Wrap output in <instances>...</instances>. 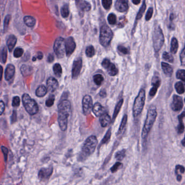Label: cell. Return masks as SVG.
Wrapping results in <instances>:
<instances>
[{
	"instance_id": "obj_1",
	"label": "cell",
	"mask_w": 185,
	"mask_h": 185,
	"mask_svg": "<svg viewBox=\"0 0 185 185\" xmlns=\"http://www.w3.org/2000/svg\"><path fill=\"white\" fill-rule=\"evenodd\" d=\"M58 123L61 130H66L68 124V118L69 117L71 105L69 101L64 99L61 101L58 104Z\"/></svg>"
},
{
	"instance_id": "obj_2",
	"label": "cell",
	"mask_w": 185,
	"mask_h": 185,
	"mask_svg": "<svg viewBox=\"0 0 185 185\" xmlns=\"http://www.w3.org/2000/svg\"><path fill=\"white\" fill-rule=\"evenodd\" d=\"M157 115L158 112L156 107L154 105H151L148 110L146 119L142 130L141 137L143 141L147 140L150 131L151 130V128L155 122Z\"/></svg>"
},
{
	"instance_id": "obj_3",
	"label": "cell",
	"mask_w": 185,
	"mask_h": 185,
	"mask_svg": "<svg viewBox=\"0 0 185 185\" xmlns=\"http://www.w3.org/2000/svg\"><path fill=\"white\" fill-rule=\"evenodd\" d=\"M145 90L141 89L135 99L133 107V115L136 118L141 114L145 106Z\"/></svg>"
},
{
	"instance_id": "obj_4",
	"label": "cell",
	"mask_w": 185,
	"mask_h": 185,
	"mask_svg": "<svg viewBox=\"0 0 185 185\" xmlns=\"http://www.w3.org/2000/svg\"><path fill=\"white\" fill-rule=\"evenodd\" d=\"M153 41L154 51L158 53L164 44V37L162 30L159 26H156L153 34Z\"/></svg>"
},
{
	"instance_id": "obj_5",
	"label": "cell",
	"mask_w": 185,
	"mask_h": 185,
	"mask_svg": "<svg viewBox=\"0 0 185 185\" xmlns=\"http://www.w3.org/2000/svg\"><path fill=\"white\" fill-rule=\"evenodd\" d=\"M113 38V32L111 28L107 25L102 26L100 30L99 42L103 47H107L109 45Z\"/></svg>"
},
{
	"instance_id": "obj_6",
	"label": "cell",
	"mask_w": 185,
	"mask_h": 185,
	"mask_svg": "<svg viewBox=\"0 0 185 185\" xmlns=\"http://www.w3.org/2000/svg\"><path fill=\"white\" fill-rule=\"evenodd\" d=\"M98 144L97 137L94 135H91L87 138L84 142L82 147V153L85 155H90L95 151Z\"/></svg>"
},
{
	"instance_id": "obj_7",
	"label": "cell",
	"mask_w": 185,
	"mask_h": 185,
	"mask_svg": "<svg viewBox=\"0 0 185 185\" xmlns=\"http://www.w3.org/2000/svg\"><path fill=\"white\" fill-rule=\"evenodd\" d=\"M22 102L26 110L31 115H34L39 111L38 104L33 99L30 97L27 93L23 94L22 96Z\"/></svg>"
},
{
	"instance_id": "obj_8",
	"label": "cell",
	"mask_w": 185,
	"mask_h": 185,
	"mask_svg": "<svg viewBox=\"0 0 185 185\" xmlns=\"http://www.w3.org/2000/svg\"><path fill=\"white\" fill-rule=\"evenodd\" d=\"M53 49L58 58H63L66 53L65 39L61 37L57 38L54 44Z\"/></svg>"
},
{
	"instance_id": "obj_9",
	"label": "cell",
	"mask_w": 185,
	"mask_h": 185,
	"mask_svg": "<svg viewBox=\"0 0 185 185\" xmlns=\"http://www.w3.org/2000/svg\"><path fill=\"white\" fill-rule=\"evenodd\" d=\"M83 111L84 115H88L92 111L93 107V101L90 95H85L82 101Z\"/></svg>"
},
{
	"instance_id": "obj_10",
	"label": "cell",
	"mask_w": 185,
	"mask_h": 185,
	"mask_svg": "<svg viewBox=\"0 0 185 185\" xmlns=\"http://www.w3.org/2000/svg\"><path fill=\"white\" fill-rule=\"evenodd\" d=\"M161 84V79H160V75L158 72H155L154 74L153 77L152 78L151 80V85L152 88L150 90L149 95L150 97H154L155 96L158 88L160 87Z\"/></svg>"
},
{
	"instance_id": "obj_11",
	"label": "cell",
	"mask_w": 185,
	"mask_h": 185,
	"mask_svg": "<svg viewBox=\"0 0 185 185\" xmlns=\"http://www.w3.org/2000/svg\"><path fill=\"white\" fill-rule=\"evenodd\" d=\"M102 66L107 71V73L110 76H116L118 72V70L116 66L114 64L111 63L109 60L107 58L103 60L102 63Z\"/></svg>"
},
{
	"instance_id": "obj_12",
	"label": "cell",
	"mask_w": 185,
	"mask_h": 185,
	"mask_svg": "<svg viewBox=\"0 0 185 185\" xmlns=\"http://www.w3.org/2000/svg\"><path fill=\"white\" fill-rule=\"evenodd\" d=\"M183 98L177 95H174L172 102L170 105V107L173 111L175 112L180 111L183 109Z\"/></svg>"
},
{
	"instance_id": "obj_13",
	"label": "cell",
	"mask_w": 185,
	"mask_h": 185,
	"mask_svg": "<svg viewBox=\"0 0 185 185\" xmlns=\"http://www.w3.org/2000/svg\"><path fill=\"white\" fill-rule=\"evenodd\" d=\"M65 53L67 57H69L74 53L76 47V42L74 38L70 36L65 40Z\"/></svg>"
},
{
	"instance_id": "obj_14",
	"label": "cell",
	"mask_w": 185,
	"mask_h": 185,
	"mask_svg": "<svg viewBox=\"0 0 185 185\" xmlns=\"http://www.w3.org/2000/svg\"><path fill=\"white\" fill-rule=\"evenodd\" d=\"M83 61L81 58H78L74 60L73 64L72 69V77L76 79L80 74L81 69L82 68Z\"/></svg>"
},
{
	"instance_id": "obj_15",
	"label": "cell",
	"mask_w": 185,
	"mask_h": 185,
	"mask_svg": "<svg viewBox=\"0 0 185 185\" xmlns=\"http://www.w3.org/2000/svg\"><path fill=\"white\" fill-rule=\"evenodd\" d=\"M53 170V169L52 167L41 168L38 173L39 178L41 180L49 179L51 175L52 174Z\"/></svg>"
},
{
	"instance_id": "obj_16",
	"label": "cell",
	"mask_w": 185,
	"mask_h": 185,
	"mask_svg": "<svg viewBox=\"0 0 185 185\" xmlns=\"http://www.w3.org/2000/svg\"><path fill=\"white\" fill-rule=\"evenodd\" d=\"M115 7L118 12H125L128 9V3L126 0H117L115 2Z\"/></svg>"
},
{
	"instance_id": "obj_17",
	"label": "cell",
	"mask_w": 185,
	"mask_h": 185,
	"mask_svg": "<svg viewBox=\"0 0 185 185\" xmlns=\"http://www.w3.org/2000/svg\"><path fill=\"white\" fill-rule=\"evenodd\" d=\"M59 86L58 82L57 79L53 77H50L47 81V90L51 93L55 92L57 90Z\"/></svg>"
},
{
	"instance_id": "obj_18",
	"label": "cell",
	"mask_w": 185,
	"mask_h": 185,
	"mask_svg": "<svg viewBox=\"0 0 185 185\" xmlns=\"http://www.w3.org/2000/svg\"><path fill=\"white\" fill-rule=\"evenodd\" d=\"M77 5L78 8L82 12H88L91 9V5L89 2L86 1H77Z\"/></svg>"
},
{
	"instance_id": "obj_19",
	"label": "cell",
	"mask_w": 185,
	"mask_h": 185,
	"mask_svg": "<svg viewBox=\"0 0 185 185\" xmlns=\"http://www.w3.org/2000/svg\"><path fill=\"white\" fill-rule=\"evenodd\" d=\"M99 122L101 126L103 128H105L108 126L111 122V118L109 114L104 113L99 117Z\"/></svg>"
},
{
	"instance_id": "obj_20",
	"label": "cell",
	"mask_w": 185,
	"mask_h": 185,
	"mask_svg": "<svg viewBox=\"0 0 185 185\" xmlns=\"http://www.w3.org/2000/svg\"><path fill=\"white\" fill-rule=\"evenodd\" d=\"M15 66L12 64H9L7 66L6 71H5V78L7 81L11 80L13 78L15 74Z\"/></svg>"
},
{
	"instance_id": "obj_21",
	"label": "cell",
	"mask_w": 185,
	"mask_h": 185,
	"mask_svg": "<svg viewBox=\"0 0 185 185\" xmlns=\"http://www.w3.org/2000/svg\"><path fill=\"white\" fill-rule=\"evenodd\" d=\"M93 112L95 114V116L96 117H100V116L105 113V109L103 107V106L101 105L99 103H96L93 107Z\"/></svg>"
},
{
	"instance_id": "obj_22",
	"label": "cell",
	"mask_w": 185,
	"mask_h": 185,
	"mask_svg": "<svg viewBox=\"0 0 185 185\" xmlns=\"http://www.w3.org/2000/svg\"><path fill=\"white\" fill-rule=\"evenodd\" d=\"M185 117V112L183 111L182 112L181 115H180L178 116V119H179V125L177 127V131L179 134H181L184 132L185 130V126L183 124V120Z\"/></svg>"
},
{
	"instance_id": "obj_23",
	"label": "cell",
	"mask_w": 185,
	"mask_h": 185,
	"mask_svg": "<svg viewBox=\"0 0 185 185\" xmlns=\"http://www.w3.org/2000/svg\"><path fill=\"white\" fill-rule=\"evenodd\" d=\"M17 38L15 36L11 35L9 36L7 41V45L10 52H12L14 47H15V45L17 44Z\"/></svg>"
},
{
	"instance_id": "obj_24",
	"label": "cell",
	"mask_w": 185,
	"mask_h": 185,
	"mask_svg": "<svg viewBox=\"0 0 185 185\" xmlns=\"http://www.w3.org/2000/svg\"><path fill=\"white\" fill-rule=\"evenodd\" d=\"M21 72L22 76L25 77L32 74L33 72V68L31 66L23 65L21 67Z\"/></svg>"
},
{
	"instance_id": "obj_25",
	"label": "cell",
	"mask_w": 185,
	"mask_h": 185,
	"mask_svg": "<svg viewBox=\"0 0 185 185\" xmlns=\"http://www.w3.org/2000/svg\"><path fill=\"white\" fill-rule=\"evenodd\" d=\"M161 67H162V70L164 72V74L168 76V77H170L172 75L173 72V69L172 66L169 65L168 64L164 62H162L161 63Z\"/></svg>"
},
{
	"instance_id": "obj_26",
	"label": "cell",
	"mask_w": 185,
	"mask_h": 185,
	"mask_svg": "<svg viewBox=\"0 0 185 185\" xmlns=\"http://www.w3.org/2000/svg\"><path fill=\"white\" fill-rule=\"evenodd\" d=\"M145 9H146V4H145V1H143V4L142 5V6L141 7L140 9H139V12L137 13V14L136 17V20H135V23L134 27V29L133 30L134 31V32L135 31V29L136 27V23L137 21H138L139 20H140L141 19V17L143 16V14L145 12Z\"/></svg>"
},
{
	"instance_id": "obj_27",
	"label": "cell",
	"mask_w": 185,
	"mask_h": 185,
	"mask_svg": "<svg viewBox=\"0 0 185 185\" xmlns=\"http://www.w3.org/2000/svg\"><path fill=\"white\" fill-rule=\"evenodd\" d=\"M127 121H128V116L126 115H125L123 116V118H122V121H121L120 127H119V129H118V130L117 131V136L122 134V133H123L124 129L126 128V126Z\"/></svg>"
},
{
	"instance_id": "obj_28",
	"label": "cell",
	"mask_w": 185,
	"mask_h": 185,
	"mask_svg": "<svg viewBox=\"0 0 185 185\" xmlns=\"http://www.w3.org/2000/svg\"><path fill=\"white\" fill-rule=\"evenodd\" d=\"M179 48V44L177 38H173L170 44V52L173 54L177 53Z\"/></svg>"
},
{
	"instance_id": "obj_29",
	"label": "cell",
	"mask_w": 185,
	"mask_h": 185,
	"mask_svg": "<svg viewBox=\"0 0 185 185\" xmlns=\"http://www.w3.org/2000/svg\"><path fill=\"white\" fill-rule=\"evenodd\" d=\"M123 104V99H121V100L119 101V102L117 103L116 104V107L114 110V114H113V116H112V118L111 121L112 122H114L115 121V120L116 119V118L118 114L120 112V110L122 107V105Z\"/></svg>"
},
{
	"instance_id": "obj_30",
	"label": "cell",
	"mask_w": 185,
	"mask_h": 185,
	"mask_svg": "<svg viewBox=\"0 0 185 185\" xmlns=\"http://www.w3.org/2000/svg\"><path fill=\"white\" fill-rule=\"evenodd\" d=\"M47 89L44 85H40L36 90V94L39 97H44L46 95Z\"/></svg>"
},
{
	"instance_id": "obj_31",
	"label": "cell",
	"mask_w": 185,
	"mask_h": 185,
	"mask_svg": "<svg viewBox=\"0 0 185 185\" xmlns=\"http://www.w3.org/2000/svg\"><path fill=\"white\" fill-rule=\"evenodd\" d=\"M24 22L26 25L27 26L29 27H33L36 25V19L31 16H26L23 19Z\"/></svg>"
},
{
	"instance_id": "obj_32",
	"label": "cell",
	"mask_w": 185,
	"mask_h": 185,
	"mask_svg": "<svg viewBox=\"0 0 185 185\" xmlns=\"http://www.w3.org/2000/svg\"><path fill=\"white\" fill-rule=\"evenodd\" d=\"M175 88L177 91L178 93H179L180 95L183 94L185 92L184 85H183V83L181 82H178L175 83Z\"/></svg>"
},
{
	"instance_id": "obj_33",
	"label": "cell",
	"mask_w": 185,
	"mask_h": 185,
	"mask_svg": "<svg viewBox=\"0 0 185 185\" xmlns=\"http://www.w3.org/2000/svg\"><path fill=\"white\" fill-rule=\"evenodd\" d=\"M53 72L57 77L60 78L62 74V68L59 64H55L53 67Z\"/></svg>"
},
{
	"instance_id": "obj_34",
	"label": "cell",
	"mask_w": 185,
	"mask_h": 185,
	"mask_svg": "<svg viewBox=\"0 0 185 185\" xmlns=\"http://www.w3.org/2000/svg\"><path fill=\"white\" fill-rule=\"evenodd\" d=\"M111 129L110 128L108 129V130L107 131V133L105 134L104 136L103 137V139H102V140L101 141L100 145L107 143L109 141L110 138H111Z\"/></svg>"
},
{
	"instance_id": "obj_35",
	"label": "cell",
	"mask_w": 185,
	"mask_h": 185,
	"mask_svg": "<svg viewBox=\"0 0 185 185\" xmlns=\"http://www.w3.org/2000/svg\"><path fill=\"white\" fill-rule=\"evenodd\" d=\"M61 16L64 18H67L69 16V10L68 4H65L61 7Z\"/></svg>"
},
{
	"instance_id": "obj_36",
	"label": "cell",
	"mask_w": 185,
	"mask_h": 185,
	"mask_svg": "<svg viewBox=\"0 0 185 185\" xmlns=\"http://www.w3.org/2000/svg\"><path fill=\"white\" fill-rule=\"evenodd\" d=\"M85 54L88 57H89V58L93 57L95 54V49L93 46L92 45H90V46L87 47L86 50H85Z\"/></svg>"
},
{
	"instance_id": "obj_37",
	"label": "cell",
	"mask_w": 185,
	"mask_h": 185,
	"mask_svg": "<svg viewBox=\"0 0 185 185\" xmlns=\"http://www.w3.org/2000/svg\"><path fill=\"white\" fill-rule=\"evenodd\" d=\"M104 80L103 76L101 74H97L93 76V81L97 85H101Z\"/></svg>"
},
{
	"instance_id": "obj_38",
	"label": "cell",
	"mask_w": 185,
	"mask_h": 185,
	"mask_svg": "<svg viewBox=\"0 0 185 185\" xmlns=\"http://www.w3.org/2000/svg\"><path fill=\"white\" fill-rule=\"evenodd\" d=\"M126 149H123L121 151H118L117 152L115 155V158L116 159V160L121 161L123 160L125 156H126Z\"/></svg>"
},
{
	"instance_id": "obj_39",
	"label": "cell",
	"mask_w": 185,
	"mask_h": 185,
	"mask_svg": "<svg viewBox=\"0 0 185 185\" xmlns=\"http://www.w3.org/2000/svg\"><path fill=\"white\" fill-rule=\"evenodd\" d=\"M162 58L168 62H170V63H173V61H174L173 57L170 55V53L167 52H164L162 54Z\"/></svg>"
},
{
	"instance_id": "obj_40",
	"label": "cell",
	"mask_w": 185,
	"mask_h": 185,
	"mask_svg": "<svg viewBox=\"0 0 185 185\" xmlns=\"http://www.w3.org/2000/svg\"><path fill=\"white\" fill-rule=\"evenodd\" d=\"M107 21L110 25H114L116 23V15H115L114 13H110L107 17Z\"/></svg>"
},
{
	"instance_id": "obj_41",
	"label": "cell",
	"mask_w": 185,
	"mask_h": 185,
	"mask_svg": "<svg viewBox=\"0 0 185 185\" xmlns=\"http://www.w3.org/2000/svg\"><path fill=\"white\" fill-rule=\"evenodd\" d=\"M176 77L178 79H181L183 82H185V70L184 69H179L177 71Z\"/></svg>"
},
{
	"instance_id": "obj_42",
	"label": "cell",
	"mask_w": 185,
	"mask_h": 185,
	"mask_svg": "<svg viewBox=\"0 0 185 185\" xmlns=\"http://www.w3.org/2000/svg\"><path fill=\"white\" fill-rule=\"evenodd\" d=\"M11 15H7L4 21V32H7V31L9 25L10 23V21H11Z\"/></svg>"
},
{
	"instance_id": "obj_43",
	"label": "cell",
	"mask_w": 185,
	"mask_h": 185,
	"mask_svg": "<svg viewBox=\"0 0 185 185\" xmlns=\"http://www.w3.org/2000/svg\"><path fill=\"white\" fill-rule=\"evenodd\" d=\"M102 3V6L104 9L108 10L111 6L112 1L111 0H103Z\"/></svg>"
},
{
	"instance_id": "obj_44",
	"label": "cell",
	"mask_w": 185,
	"mask_h": 185,
	"mask_svg": "<svg viewBox=\"0 0 185 185\" xmlns=\"http://www.w3.org/2000/svg\"><path fill=\"white\" fill-rule=\"evenodd\" d=\"M118 51L122 55H126L129 53V50L122 45H119L117 47Z\"/></svg>"
},
{
	"instance_id": "obj_45",
	"label": "cell",
	"mask_w": 185,
	"mask_h": 185,
	"mask_svg": "<svg viewBox=\"0 0 185 185\" xmlns=\"http://www.w3.org/2000/svg\"><path fill=\"white\" fill-rule=\"evenodd\" d=\"M55 97L54 95H51L46 101V105L48 107H51L55 103Z\"/></svg>"
},
{
	"instance_id": "obj_46",
	"label": "cell",
	"mask_w": 185,
	"mask_h": 185,
	"mask_svg": "<svg viewBox=\"0 0 185 185\" xmlns=\"http://www.w3.org/2000/svg\"><path fill=\"white\" fill-rule=\"evenodd\" d=\"M23 54V50L21 48H17L14 51V56L15 58H20Z\"/></svg>"
},
{
	"instance_id": "obj_47",
	"label": "cell",
	"mask_w": 185,
	"mask_h": 185,
	"mask_svg": "<svg viewBox=\"0 0 185 185\" xmlns=\"http://www.w3.org/2000/svg\"><path fill=\"white\" fill-rule=\"evenodd\" d=\"M122 166H123V164L122 163H121L120 162H117L110 169V170L112 173H114L116 172L120 168H121Z\"/></svg>"
},
{
	"instance_id": "obj_48",
	"label": "cell",
	"mask_w": 185,
	"mask_h": 185,
	"mask_svg": "<svg viewBox=\"0 0 185 185\" xmlns=\"http://www.w3.org/2000/svg\"><path fill=\"white\" fill-rule=\"evenodd\" d=\"M153 14V8L152 7H150L148 9L147 13H146L145 20L146 21H149L151 19V17H152Z\"/></svg>"
},
{
	"instance_id": "obj_49",
	"label": "cell",
	"mask_w": 185,
	"mask_h": 185,
	"mask_svg": "<svg viewBox=\"0 0 185 185\" xmlns=\"http://www.w3.org/2000/svg\"><path fill=\"white\" fill-rule=\"evenodd\" d=\"M185 172V168L183 166L181 165H177L175 167V174L178 175L179 173L183 174Z\"/></svg>"
},
{
	"instance_id": "obj_50",
	"label": "cell",
	"mask_w": 185,
	"mask_h": 185,
	"mask_svg": "<svg viewBox=\"0 0 185 185\" xmlns=\"http://www.w3.org/2000/svg\"><path fill=\"white\" fill-rule=\"evenodd\" d=\"M2 58L3 63H6L7 59V47H6L3 48V50H2Z\"/></svg>"
},
{
	"instance_id": "obj_51",
	"label": "cell",
	"mask_w": 185,
	"mask_h": 185,
	"mask_svg": "<svg viewBox=\"0 0 185 185\" xmlns=\"http://www.w3.org/2000/svg\"><path fill=\"white\" fill-rule=\"evenodd\" d=\"M20 104V99L18 96L14 97L12 102V105L14 107H18Z\"/></svg>"
},
{
	"instance_id": "obj_52",
	"label": "cell",
	"mask_w": 185,
	"mask_h": 185,
	"mask_svg": "<svg viewBox=\"0 0 185 185\" xmlns=\"http://www.w3.org/2000/svg\"><path fill=\"white\" fill-rule=\"evenodd\" d=\"M1 150H2V153L4 155V161H7V159H8V154L9 153V150L6 147L2 146L1 147Z\"/></svg>"
},
{
	"instance_id": "obj_53",
	"label": "cell",
	"mask_w": 185,
	"mask_h": 185,
	"mask_svg": "<svg viewBox=\"0 0 185 185\" xmlns=\"http://www.w3.org/2000/svg\"><path fill=\"white\" fill-rule=\"evenodd\" d=\"M185 49L183 48L182 50L181 54H180V61H181V63L182 65H185Z\"/></svg>"
},
{
	"instance_id": "obj_54",
	"label": "cell",
	"mask_w": 185,
	"mask_h": 185,
	"mask_svg": "<svg viewBox=\"0 0 185 185\" xmlns=\"http://www.w3.org/2000/svg\"><path fill=\"white\" fill-rule=\"evenodd\" d=\"M17 114L16 111H13L12 115L11 116V122L12 123H14L17 121Z\"/></svg>"
},
{
	"instance_id": "obj_55",
	"label": "cell",
	"mask_w": 185,
	"mask_h": 185,
	"mask_svg": "<svg viewBox=\"0 0 185 185\" xmlns=\"http://www.w3.org/2000/svg\"><path fill=\"white\" fill-rule=\"evenodd\" d=\"M5 109V104L3 101H0V116L2 115Z\"/></svg>"
},
{
	"instance_id": "obj_56",
	"label": "cell",
	"mask_w": 185,
	"mask_h": 185,
	"mask_svg": "<svg viewBox=\"0 0 185 185\" xmlns=\"http://www.w3.org/2000/svg\"><path fill=\"white\" fill-rule=\"evenodd\" d=\"M54 59H55V57H54V55L52 53L50 54L48 57H47V61L50 63H52L53 60H54Z\"/></svg>"
},
{
	"instance_id": "obj_57",
	"label": "cell",
	"mask_w": 185,
	"mask_h": 185,
	"mask_svg": "<svg viewBox=\"0 0 185 185\" xmlns=\"http://www.w3.org/2000/svg\"><path fill=\"white\" fill-rule=\"evenodd\" d=\"M99 96L101 97H103V98H105L107 96V93H106V91L105 90H102L101 91V92L99 93Z\"/></svg>"
},
{
	"instance_id": "obj_58",
	"label": "cell",
	"mask_w": 185,
	"mask_h": 185,
	"mask_svg": "<svg viewBox=\"0 0 185 185\" xmlns=\"http://www.w3.org/2000/svg\"><path fill=\"white\" fill-rule=\"evenodd\" d=\"M38 59H39V60H41V59L43 58V54H42V52H39L38 53V55H37V57H36Z\"/></svg>"
},
{
	"instance_id": "obj_59",
	"label": "cell",
	"mask_w": 185,
	"mask_h": 185,
	"mask_svg": "<svg viewBox=\"0 0 185 185\" xmlns=\"http://www.w3.org/2000/svg\"><path fill=\"white\" fill-rule=\"evenodd\" d=\"M2 74H3V67L0 65V81L2 80Z\"/></svg>"
},
{
	"instance_id": "obj_60",
	"label": "cell",
	"mask_w": 185,
	"mask_h": 185,
	"mask_svg": "<svg viewBox=\"0 0 185 185\" xmlns=\"http://www.w3.org/2000/svg\"><path fill=\"white\" fill-rule=\"evenodd\" d=\"M132 2H133L134 4H135V5H137V4H139V3L141 2V1H140V0H139V1H137V0H134V1H132Z\"/></svg>"
},
{
	"instance_id": "obj_61",
	"label": "cell",
	"mask_w": 185,
	"mask_h": 185,
	"mask_svg": "<svg viewBox=\"0 0 185 185\" xmlns=\"http://www.w3.org/2000/svg\"><path fill=\"white\" fill-rule=\"evenodd\" d=\"M173 19H174V14H172L170 15V21H172V20H173Z\"/></svg>"
},
{
	"instance_id": "obj_62",
	"label": "cell",
	"mask_w": 185,
	"mask_h": 185,
	"mask_svg": "<svg viewBox=\"0 0 185 185\" xmlns=\"http://www.w3.org/2000/svg\"><path fill=\"white\" fill-rule=\"evenodd\" d=\"M182 144H183V145L184 147V146H185V139H183V141H182Z\"/></svg>"
},
{
	"instance_id": "obj_63",
	"label": "cell",
	"mask_w": 185,
	"mask_h": 185,
	"mask_svg": "<svg viewBox=\"0 0 185 185\" xmlns=\"http://www.w3.org/2000/svg\"><path fill=\"white\" fill-rule=\"evenodd\" d=\"M32 60H33V61H36V57H34L33 58Z\"/></svg>"
},
{
	"instance_id": "obj_64",
	"label": "cell",
	"mask_w": 185,
	"mask_h": 185,
	"mask_svg": "<svg viewBox=\"0 0 185 185\" xmlns=\"http://www.w3.org/2000/svg\"><path fill=\"white\" fill-rule=\"evenodd\" d=\"M0 23H1V17H0Z\"/></svg>"
}]
</instances>
